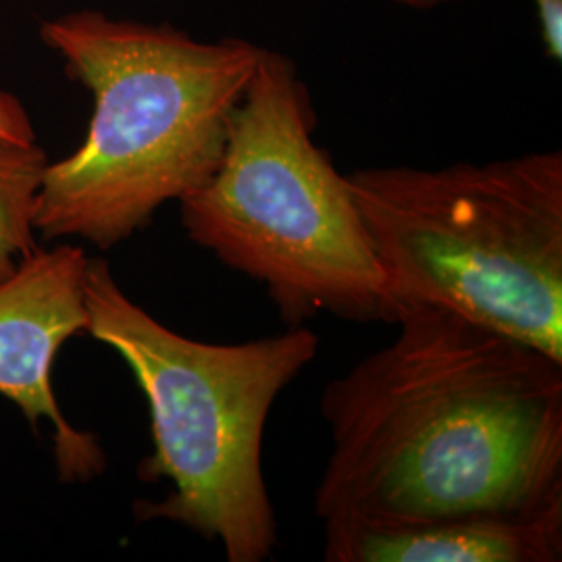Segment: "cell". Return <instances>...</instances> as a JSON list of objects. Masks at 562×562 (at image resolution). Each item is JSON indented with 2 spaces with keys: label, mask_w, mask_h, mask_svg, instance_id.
I'll return each mask as SVG.
<instances>
[{
  "label": "cell",
  "mask_w": 562,
  "mask_h": 562,
  "mask_svg": "<svg viewBox=\"0 0 562 562\" xmlns=\"http://www.w3.org/2000/svg\"><path fill=\"white\" fill-rule=\"evenodd\" d=\"M86 334L113 348L150 411L146 482L167 480L159 503H136L140 521L178 522L222 543L229 562H262L278 546L262 477V434L281 392L315 361L319 336L304 325L241 344H206L165 327L132 301L104 259L83 281Z\"/></svg>",
  "instance_id": "3"
},
{
  "label": "cell",
  "mask_w": 562,
  "mask_h": 562,
  "mask_svg": "<svg viewBox=\"0 0 562 562\" xmlns=\"http://www.w3.org/2000/svg\"><path fill=\"white\" fill-rule=\"evenodd\" d=\"M315 113L292 60L262 48L232 113L222 162L180 201L188 238L265 285L290 327L319 313L392 323L361 213L327 153L313 140Z\"/></svg>",
  "instance_id": "4"
},
{
  "label": "cell",
  "mask_w": 562,
  "mask_h": 562,
  "mask_svg": "<svg viewBox=\"0 0 562 562\" xmlns=\"http://www.w3.org/2000/svg\"><path fill=\"white\" fill-rule=\"evenodd\" d=\"M392 2H396V4H402V7H408V9H434V7H440L443 2H448V0H392Z\"/></svg>",
  "instance_id": "11"
},
{
  "label": "cell",
  "mask_w": 562,
  "mask_h": 562,
  "mask_svg": "<svg viewBox=\"0 0 562 562\" xmlns=\"http://www.w3.org/2000/svg\"><path fill=\"white\" fill-rule=\"evenodd\" d=\"M0 142L30 146L36 144V130L20 99L0 90Z\"/></svg>",
  "instance_id": "9"
},
{
  "label": "cell",
  "mask_w": 562,
  "mask_h": 562,
  "mask_svg": "<svg viewBox=\"0 0 562 562\" xmlns=\"http://www.w3.org/2000/svg\"><path fill=\"white\" fill-rule=\"evenodd\" d=\"M46 165L38 144L0 142V283L38 248L34 209Z\"/></svg>",
  "instance_id": "8"
},
{
  "label": "cell",
  "mask_w": 562,
  "mask_h": 562,
  "mask_svg": "<svg viewBox=\"0 0 562 562\" xmlns=\"http://www.w3.org/2000/svg\"><path fill=\"white\" fill-rule=\"evenodd\" d=\"M88 261L74 244L36 248L0 283V394L20 406L34 429L53 425L57 471L69 483L90 482L106 464L97 438L67 422L53 387L63 344L86 331Z\"/></svg>",
  "instance_id": "6"
},
{
  "label": "cell",
  "mask_w": 562,
  "mask_h": 562,
  "mask_svg": "<svg viewBox=\"0 0 562 562\" xmlns=\"http://www.w3.org/2000/svg\"><path fill=\"white\" fill-rule=\"evenodd\" d=\"M41 36L92 92L94 111L80 148L44 167L34 227L106 250L211 180L262 48L97 11L44 21Z\"/></svg>",
  "instance_id": "2"
},
{
  "label": "cell",
  "mask_w": 562,
  "mask_h": 562,
  "mask_svg": "<svg viewBox=\"0 0 562 562\" xmlns=\"http://www.w3.org/2000/svg\"><path fill=\"white\" fill-rule=\"evenodd\" d=\"M327 562H559L562 504L408 527H325Z\"/></svg>",
  "instance_id": "7"
},
{
  "label": "cell",
  "mask_w": 562,
  "mask_h": 562,
  "mask_svg": "<svg viewBox=\"0 0 562 562\" xmlns=\"http://www.w3.org/2000/svg\"><path fill=\"white\" fill-rule=\"evenodd\" d=\"M540 23L546 55L557 63L562 60V0H531Z\"/></svg>",
  "instance_id": "10"
},
{
  "label": "cell",
  "mask_w": 562,
  "mask_h": 562,
  "mask_svg": "<svg viewBox=\"0 0 562 562\" xmlns=\"http://www.w3.org/2000/svg\"><path fill=\"white\" fill-rule=\"evenodd\" d=\"M325 385L323 527H408L562 504V361L427 304Z\"/></svg>",
  "instance_id": "1"
},
{
  "label": "cell",
  "mask_w": 562,
  "mask_h": 562,
  "mask_svg": "<svg viewBox=\"0 0 562 562\" xmlns=\"http://www.w3.org/2000/svg\"><path fill=\"white\" fill-rule=\"evenodd\" d=\"M396 308L427 304L562 361V153L346 173Z\"/></svg>",
  "instance_id": "5"
}]
</instances>
